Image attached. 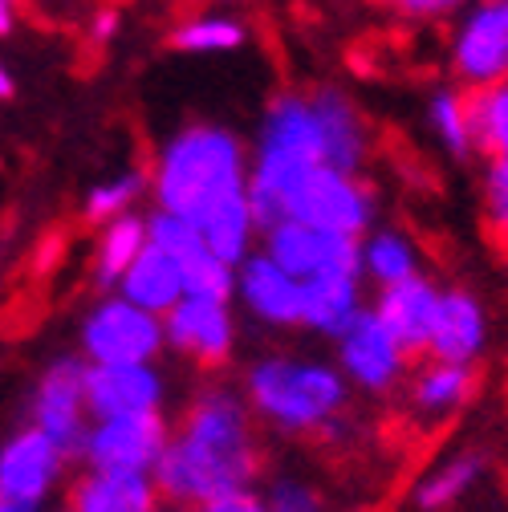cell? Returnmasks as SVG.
Here are the masks:
<instances>
[{"instance_id": "obj_1", "label": "cell", "mask_w": 508, "mask_h": 512, "mask_svg": "<svg viewBox=\"0 0 508 512\" xmlns=\"http://www.w3.org/2000/svg\"><path fill=\"white\" fill-rule=\"evenodd\" d=\"M252 476H257V447L240 399L228 391H208L187 411L179 435L167 439L151 484L175 504L204 508L212 500L248 492Z\"/></svg>"}, {"instance_id": "obj_2", "label": "cell", "mask_w": 508, "mask_h": 512, "mask_svg": "<svg viewBox=\"0 0 508 512\" xmlns=\"http://www.w3.org/2000/svg\"><path fill=\"white\" fill-rule=\"evenodd\" d=\"M248 191V167L236 135L220 126H187L163 151L155 167L159 212L200 224L220 204Z\"/></svg>"}, {"instance_id": "obj_3", "label": "cell", "mask_w": 508, "mask_h": 512, "mask_svg": "<svg viewBox=\"0 0 508 512\" xmlns=\"http://www.w3.org/2000/svg\"><path fill=\"white\" fill-rule=\"evenodd\" d=\"M317 167H326V159H322V131H317L313 106L301 94H281L261 122L257 163L248 167V204L261 232L285 220L293 187Z\"/></svg>"}, {"instance_id": "obj_4", "label": "cell", "mask_w": 508, "mask_h": 512, "mask_svg": "<svg viewBox=\"0 0 508 512\" xmlns=\"http://www.w3.org/2000/svg\"><path fill=\"white\" fill-rule=\"evenodd\" d=\"M248 395H252V407L269 415L277 427L309 431V427L334 423V415L346 403V382L338 370H330L322 362L269 358L261 366H252Z\"/></svg>"}, {"instance_id": "obj_5", "label": "cell", "mask_w": 508, "mask_h": 512, "mask_svg": "<svg viewBox=\"0 0 508 512\" xmlns=\"http://www.w3.org/2000/svg\"><path fill=\"white\" fill-rule=\"evenodd\" d=\"M285 220L362 240V232H370L374 224V191L358 175L317 167L293 187V196L285 204Z\"/></svg>"}, {"instance_id": "obj_6", "label": "cell", "mask_w": 508, "mask_h": 512, "mask_svg": "<svg viewBox=\"0 0 508 512\" xmlns=\"http://www.w3.org/2000/svg\"><path fill=\"white\" fill-rule=\"evenodd\" d=\"M163 317L110 297L90 309L82 326V346L90 366H151V358L163 350Z\"/></svg>"}, {"instance_id": "obj_7", "label": "cell", "mask_w": 508, "mask_h": 512, "mask_svg": "<svg viewBox=\"0 0 508 512\" xmlns=\"http://www.w3.org/2000/svg\"><path fill=\"white\" fill-rule=\"evenodd\" d=\"M265 256L301 285L326 281V277H362L358 240L317 232V228H305L293 220H281L265 232Z\"/></svg>"}, {"instance_id": "obj_8", "label": "cell", "mask_w": 508, "mask_h": 512, "mask_svg": "<svg viewBox=\"0 0 508 512\" xmlns=\"http://www.w3.org/2000/svg\"><path fill=\"white\" fill-rule=\"evenodd\" d=\"M452 70L472 90L508 82V0H476L452 37Z\"/></svg>"}, {"instance_id": "obj_9", "label": "cell", "mask_w": 508, "mask_h": 512, "mask_svg": "<svg viewBox=\"0 0 508 512\" xmlns=\"http://www.w3.org/2000/svg\"><path fill=\"white\" fill-rule=\"evenodd\" d=\"M163 415H131V419H102L86 431L82 460L90 472H118V476H151L163 447H167Z\"/></svg>"}, {"instance_id": "obj_10", "label": "cell", "mask_w": 508, "mask_h": 512, "mask_svg": "<svg viewBox=\"0 0 508 512\" xmlns=\"http://www.w3.org/2000/svg\"><path fill=\"white\" fill-rule=\"evenodd\" d=\"M66 452L37 427L13 435L0 447V504H13L17 512H33L45 492L57 484Z\"/></svg>"}, {"instance_id": "obj_11", "label": "cell", "mask_w": 508, "mask_h": 512, "mask_svg": "<svg viewBox=\"0 0 508 512\" xmlns=\"http://www.w3.org/2000/svg\"><path fill=\"white\" fill-rule=\"evenodd\" d=\"M33 423L45 431L66 456H82L86 443V366L82 362H53L37 382Z\"/></svg>"}, {"instance_id": "obj_12", "label": "cell", "mask_w": 508, "mask_h": 512, "mask_svg": "<svg viewBox=\"0 0 508 512\" xmlns=\"http://www.w3.org/2000/svg\"><path fill=\"white\" fill-rule=\"evenodd\" d=\"M163 403V378L155 366H86V415L131 419L155 415Z\"/></svg>"}, {"instance_id": "obj_13", "label": "cell", "mask_w": 508, "mask_h": 512, "mask_svg": "<svg viewBox=\"0 0 508 512\" xmlns=\"http://www.w3.org/2000/svg\"><path fill=\"white\" fill-rule=\"evenodd\" d=\"M338 350H342L346 378H354L366 391H387L391 382L403 374V362H407L403 346L374 317V309H362L346 326V334L338 338Z\"/></svg>"}, {"instance_id": "obj_14", "label": "cell", "mask_w": 508, "mask_h": 512, "mask_svg": "<svg viewBox=\"0 0 508 512\" xmlns=\"http://www.w3.org/2000/svg\"><path fill=\"white\" fill-rule=\"evenodd\" d=\"M163 338L204 366H220L232 354V313L224 301L183 297L163 317Z\"/></svg>"}, {"instance_id": "obj_15", "label": "cell", "mask_w": 508, "mask_h": 512, "mask_svg": "<svg viewBox=\"0 0 508 512\" xmlns=\"http://www.w3.org/2000/svg\"><path fill=\"white\" fill-rule=\"evenodd\" d=\"M488 342V317L480 301L468 289H443L439 309H435V326L427 338V354L435 362H452V366H472Z\"/></svg>"}, {"instance_id": "obj_16", "label": "cell", "mask_w": 508, "mask_h": 512, "mask_svg": "<svg viewBox=\"0 0 508 512\" xmlns=\"http://www.w3.org/2000/svg\"><path fill=\"white\" fill-rule=\"evenodd\" d=\"M236 289L244 305L273 326H301V281H293L265 252H248L236 269Z\"/></svg>"}, {"instance_id": "obj_17", "label": "cell", "mask_w": 508, "mask_h": 512, "mask_svg": "<svg viewBox=\"0 0 508 512\" xmlns=\"http://www.w3.org/2000/svg\"><path fill=\"white\" fill-rule=\"evenodd\" d=\"M439 293L443 289H435L427 277H411L403 285L378 289L374 317L391 330V338L403 346V354L427 350V338H431V326H435V309H439Z\"/></svg>"}, {"instance_id": "obj_18", "label": "cell", "mask_w": 508, "mask_h": 512, "mask_svg": "<svg viewBox=\"0 0 508 512\" xmlns=\"http://www.w3.org/2000/svg\"><path fill=\"white\" fill-rule=\"evenodd\" d=\"M313 118H317V131H322V159L334 171L358 175L362 159H366V126L358 118V110L350 106L346 94L338 90H317L309 98Z\"/></svg>"}, {"instance_id": "obj_19", "label": "cell", "mask_w": 508, "mask_h": 512, "mask_svg": "<svg viewBox=\"0 0 508 512\" xmlns=\"http://www.w3.org/2000/svg\"><path fill=\"white\" fill-rule=\"evenodd\" d=\"M122 289V301H131L155 317H167L183 297H187V285H183V265L175 261L171 252L147 244L139 252V261L126 269V277L118 281Z\"/></svg>"}, {"instance_id": "obj_20", "label": "cell", "mask_w": 508, "mask_h": 512, "mask_svg": "<svg viewBox=\"0 0 508 512\" xmlns=\"http://www.w3.org/2000/svg\"><path fill=\"white\" fill-rule=\"evenodd\" d=\"M159 492L151 476L90 472L74 484V512H155Z\"/></svg>"}, {"instance_id": "obj_21", "label": "cell", "mask_w": 508, "mask_h": 512, "mask_svg": "<svg viewBox=\"0 0 508 512\" xmlns=\"http://www.w3.org/2000/svg\"><path fill=\"white\" fill-rule=\"evenodd\" d=\"M362 313L358 305V277H326L301 285V326L342 338L346 326Z\"/></svg>"}, {"instance_id": "obj_22", "label": "cell", "mask_w": 508, "mask_h": 512, "mask_svg": "<svg viewBox=\"0 0 508 512\" xmlns=\"http://www.w3.org/2000/svg\"><path fill=\"white\" fill-rule=\"evenodd\" d=\"M358 265L378 289H391L419 277V248L399 228H374L358 240Z\"/></svg>"}, {"instance_id": "obj_23", "label": "cell", "mask_w": 508, "mask_h": 512, "mask_svg": "<svg viewBox=\"0 0 508 512\" xmlns=\"http://www.w3.org/2000/svg\"><path fill=\"white\" fill-rule=\"evenodd\" d=\"M476 387V374L472 366H452V362H431L415 374V387H411V403L419 415L427 419H443L460 411L472 399Z\"/></svg>"}, {"instance_id": "obj_24", "label": "cell", "mask_w": 508, "mask_h": 512, "mask_svg": "<svg viewBox=\"0 0 508 512\" xmlns=\"http://www.w3.org/2000/svg\"><path fill=\"white\" fill-rule=\"evenodd\" d=\"M196 232L204 236L208 252L220 256L224 265L240 269L244 265V256H248V244H252V232H257V220H252V204H248V191L228 204H220L216 212H208Z\"/></svg>"}, {"instance_id": "obj_25", "label": "cell", "mask_w": 508, "mask_h": 512, "mask_svg": "<svg viewBox=\"0 0 508 512\" xmlns=\"http://www.w3.org/2000/svg\"><path fill=\"white\" fill-rule=\"evenodd\" d=\"M143 248H147V220H139L131 212L110 220L98 240V265H94L98 285H118L126 277V269L139 261Z\"/></svg>"}, {"instance_id": "obj_26", "label": "cell", "mask_w": 508, "mask_h": 512, "mask_svg": "<svg viewBox=\"0 0 508 512\" xmlns=\"http://www.w3.org/2000/svg\"><path fill=\"white\" fill-rule=\"evenodd\" d=\"M472 98V147L488 155V163H508V82L492 90H476Z\"/></svg>"}, {"instance_id": "obj_27", "label": "cell", "mask_w": 508, "mask_h": 512, "mask_svg": "<svg viewBox=\"0 0 508 512\" xmlns=\"http://www.w3.org/2000/svg\"><path fill=\"white\" fill-rule=\"evenodd\" d=\"M431 131L439 135V143L448 147L452 155H472V98L464 90H435L431 106Z\"/></svg>"}, {"instance_id": "obj_28", "label": "cell", "mask_w": 508, "mask_h": 512, "mask_svg": "<svg viewBox=\"0 0 508 512\" xmlns=\"http://www.w3.org/2000/svg\"><path fill=\"white\" fill-rule=\"evenodd\" d=\"M480 472H484V456H460V460H448L443 468H435L423 484H419V508H427V512H439V508H448V504H456L476 480H480Z\"/></svg>"}, {"instance_id": "obj_29", "label": "cell", "mask_w": 508, "mask_h": 512, "mask_svg": "<svg viewBox=\"0 0 508 512\" xmlns=\"http://www.w3.org/2000/svg\"><path fill=\"white\" fill-rule=\"evenodd\" d=\"M183 285H187V297L224 301L228 305V297L236 289V269L224 265L220 256H212L208 248H200L192 261H183Z\"/></svg>"}, {"instance_id": "obj_30", "label": "cell", "mask_w": 508, "mask_h": 512, "mask_svg": "<svg viewBox=\"0 0 508 512\" xmlns=\"http://www.w3.org/2000/svg\"><path fill=\"white\" fill-rule=\"evenodd\" d=\"M175 49H187V53H224V49H236L244 45V29L228 17H196L175 29Z\"/></svg>"}, {"instance_id": "obj_31", "label": "cell", "mask_w": 508, "mask_h": 512, "mask_svg": "<svg viewBox=\"0 0 508 512\" xmlns=\"http://www.w3.org/2000/svg\"><path fill=\"white\" fill-rule=\"evenodd\" d=\"M139 191H143V175H122V179L98 183L86 196V216L90 220H118V216L131 212Z\"/></svg>"}, {"instance_id": "obj_32", "label": "cell", "mask_w": 508, "mask_h": 512, "mask_svg": "<svg viewBox=\"0 0 508 512\" xmlns=\"http://www.w3.org/2000/svg\"><path fill=\"white\" fill-rule=\"evenodd\" d=\"M484 200H488V220H492L496 236L508 244V163H488Z\"/></svg>"}, {"instance_id": "obj_33", "label": "cell", "mask_w": 508, "mask_h": 512, "mask_svg": "<svg viewBox=\"0 0 508 512\" xmlns=\"http://www.w3.org/2000/svg\"><path fill=\"white\" fill-rule=\"evenodd\" d=\"M269 512H322V508H317V496H313L309 488H301V484H289V480H281V484L273 488Z\"/></svg>"}, {"instance_id": "obj_34", "label": "cell", "mask_w": 508, "mask_h": 512, "mask_svg": "<svg viewBox=\"0 0 508 512\" xmlns=\"http://www.w3.org/2000/svg\"><path fill=\"white\" fill-rule=\"evenodd\" d=\"M395 9L411 21H439L464 9V0H395Z\"/></svg>"}, {"instance_id": "obj_35", "label": "cell", "mask_w": 508, "mask_h": 512, "mask_svg": "<svg viewBox=\"0 0 508 512\" xmlns=\"http://www.w3.org/2000/svg\"><path fill=\"white\" fill-rule=\"evenodd\" d=\"M200 512H269V504H261L257 496L240 492V496H224V500H212V504H204Z\"/></svg>"}, {"instance_id": "obj_36", "label": "cell", "mask_w": 508, "mask_h": 512, "mask_svg": "<svg viewBox=\"0 0 508 512\" xmlns=\"http://www.w3.org/2000/svg\"><path fill=\"white\" fill-rule=\"evenodd\" d=\"M118 21H122V17H118V9H102V13L90 21V37H94L98 45H106V41L118 33Z\"/></svg>"}, {"instance_id": "obj_37", "label": "cell", "mask_w": 508, "mask_h": 512, "mask_svg": "<svg viewBox=\"0 0 508 512\" xmlns=\"http://www.w3.org/2000/svg\"><path fill=\"white\" fill-rule=\"evenodd\" d=\"M17 25V0H0V37L13 33Z\"/></svg>"}, {"instance_id": "obj_38", "label": "cell", "mask_w": 508, "mask_h": 512, "mask_svg": "<svg viewBox=\"0 0 508 512\" xmlns=\"http://www.w3.org/2000/svg\"><path fill=\"white\" fill-rule=\"evenodd\" d=\"M0 98H13V74L5 70V61H0Z\"/></svg>"}, {"instance_id": "obj_39", "label": "cell", "mask_w": 508, "mask_h": 512, "mask_svg": "<svg viewBox=\"0 0 508 512\" xmlns=\"http://www.w3.org/2000/svg\"><path fill=\"white\" fill-rule=\"evenodd\" d=\"M0 512H17V508L13 504H0Z\"/></svg>"}, {"instance_id": "obj_40", "label": "cell", "mask_w": 508, "mask_h": 512, "mask_svg": "<svg viewBox=\"0 0 508 512\" xmlns=\"http://www.w3.org/2000/svg\"><path fill=\"white\" fill-rule=\"evenodd\" d=\"M378 5H395V0H378Z\"/></svg>"}]
</instances>
